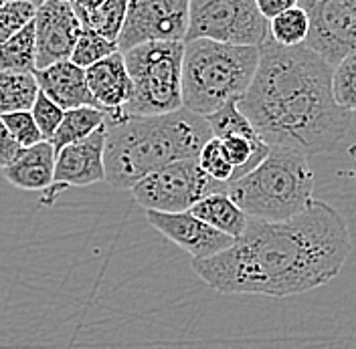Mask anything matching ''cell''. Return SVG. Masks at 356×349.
<instances>
[{
	"mask_svg": "<svg viewBox=\"0 0 356 349\" xmlns=\"http://www.w3.org/2000/svg\"><path fill=\"white\" fill-rule=\"evenodd\" d=\"M353 250L344 216L326 202L284 222L249 219L245 232L193 271L222 295L291 297L330 283Z\"/></svg>",
	"mask_w": 356,
	"mask_h": 349,
	"instance_id": "1",
	"label": "cell"
},
{
	"mask_svg": "<svg viewBox=\"0 0 356 349\" xmlns=\"http://www.w3.org/2000/svg\"><path fill=\"white\" fill-rule=\"evenodd\" d=\"M332 73L334 67L310 46H282L267 39L239 110L269 148L306 158L330 153L346 137L353 117L334 99Z\"/></svg>",
	"mask_w": 356,
	"mask_h": 349,
	"instance_id": "2",
	"label": "cell"
},
{
	"mask_svg": "<svg viewBox=\"0 0 356 349\" xmlns=\"http://www.w3.org/2000/svg\"><path fill=\"white\" fill-rule=\"evenodd\" d=\"M106 126V182L115 190H132L164 166L199 158L213 137L207 119L184 108L164 115L122 117Z\"/></svg>",
	"mask_w": 356,
	"mask_h": 349,
	"instance_id": "3",
	"label": "cell"
},
{
	"mask_svg": "<svg viewBox=\"0 0 356 349\" xmlns=\"http://www.w3.org/2000/svg\"><path fill=\"white\" fill-rule=\"evenodd\" d=\"M259 65V46L195 39L184 43L182 108L207 117L239 101Z\"/></svg>",
	"mask_w": 356,
	"mask_h": 349,
	"instance_id": "4",
	"label": "cell"
},
{
	"mask_svg": "<svg viewBox=\"0 0 356 349\" xmlns=\"http://www.w3.org/2000/svg\"><path fill=\"white\" fill-rule=\"evenodd\" d=\"M227 194L249 219L284 222L314 202V172L306 155L271 148L259 166L229 182Z\"/></svg>",
	"mask_w": 356,
	"mask_h": 349,
	"instance_id": "5",
	"label": "cell"
},
{
	"mask_svg": "<svg viewBox=\"0 0 356 349\" xmlns=\"http://www.w3.org/2000/svg\"><path fill=\"white\" fill-rule=\"evenodd\" d=\"M182 41H154L132 46L124 61L132 79V97L124 117H150L182 110Z\"/></svg>",
	"mask_w": 356,
	"mask_h": 349,
	"instance_id": "6",
	"label": "cell"
},
{
	"mask_svg": "<svg viewBox=\"0 0 356 349\" xmlns=\"http://www.w3.org/2000/svg\"><path fill=\"white\" fill-rule=\"evenodd\" d=\"M229 184H219L207 174L199 158L180 160L156 170L132 188L134 200L144 210L188 212L197 202L213 192H227Z\"/></svg>",
	"mask_w": 356,
	"mask_h": 349,
	"instance_id": "7",
	"label": "cell"
},
{
	"mask_svg": "<svg viewBox=\"0 0 356 349\" xmlns=\"http://www.w3.org/2000/svg\"><path fill=\"white\" fill-rule=\"evenodd\" d=\"M195 39L261 46L269 39V21L257 10L255 0H191L184 43Z\"/></svg>",
	"mask_w": 356,
	"mask_h": 349,
	"instance_id": "8",
	"label": "cell"
},
{
	"mask_svg": "<svg viewBox=\"0 0 356 349\" xmlns=\"http://www.w3.org/2000/svg\"><path fill=\"white\" fill-rule=\"evenodd\" d=\"M191 0H128V15L118 39L120 53L154 41L186 39Z\"/></svg>",
	"mask_w": 356,
	"mask_h": 349,
	"instance_id": "9",
	"label": "cell"
},
{
	"mask_svg": "<svg viewBox=\"0 0 356 349\" xmlns=\"http://www.w3.org/2000/svg\"><path fill=\"white\" fill-rule=\"evenodd\" d=\"M308 12L306 46L336 67L356 53V0H300Z\"/></svg>",
	"mask_w": 356,
	"mask_h": 349,
	"instance_id": "10",
	"label": "cell"
},
{
	"mask_svg": "<svg viewBox=\"0 0 356 349\" xmlns=\"http://www.w3.org/2000/svg\"><path fill=\"white\" fill-rule=\"evenodd\" d=\"M106 131L108 126L57 152L55 182L49 188L51 194L44 198L43 204H51L59 190L83 188L97 182H106Z\"/></svg>",
	"mask_w": 356,
	"mask_h": 349,
	"instance_id": "11",
	"label": "cell"
},
{
	"mask_svg": "<svg viewBox=\"0 0 356 349\" xmlns=\"http://www.w3.org/2000/svg\"><path fill=\"white\" fill-rule=\"evenodd\" d=\"M81 31L83 26L75 10L71 8L69 0H47L41 6H37V71L71 59Z\"/></svg>",
	"mask_w": 356,
	"mask_h": 349,
	"instance_id": "12",
	"label": "cell"
},
{
	"mask_svg": "<svg viewBox=\"0 0 356 349\" xmlns=\"http://www.w3.org/2000/svg\"><path fill=\"white\" fill-rule=\"evenodd\" d=\"M146 219L170 242L186 250L193 259H209L227 250L235 239L222 235L204 220L188 212H154L146 210Z\"/></svg>",
	"mask_w": 356,
	"mask_h": 349,
	"instance_id": "13",
	"label": "cell"
},
{
	"mask_svg": "<svg viewBox=\"0 0 356 349\" xmlns=\"http://www.w3.org/2000/svg\"><path fill=\"white\" fill-rule=\"evenodd\" d=\"M89 91L99 110L108 113V121L124 117V108L132 97V79L124 61V53H113L86 69Z\"/></svg>",
	"mask_w": 356,
	"mask_h": 349,
	"instance_id": "14",
	"label": "cell"
},
{
	"mask_svg": "<svg viewBox=\"0 0 356 349\" xmlns=\"http://www.w3.org/2000/svg\"><path fill=\"white\" fill-rule=\"evenodd\" d=\"M35 77L39 89L61 110H75L83 105L97 108L89 91L86 69L77 67L69 59L39 69Z\"/></svg>",
	"mask_w": 356,
	"mask_h": 349,
	"instance_id": "15",
	"label": "cell"
},
{
	"mask_svg": "<svg viewBox=\"0 0 356 349\" xmlns=\"http://www.w3.org/2000/svg\"><path fill=\"white\" fill-rule=\"evenodd\" d=\"M55 158L57 152L51 142H41L37 146L22 148L15 162L2 170V176L15 188L47 192L55 182Z\"/></svg>",
	"mask_w": 356,
	"mask_h": 349,
	"instance_id": "16",
	"label": "cell"
},
{
	"mask_svg": "<svg viewBox=\"0 0 356 349\" xmlns=\"http://www.w3.org/2000/svg\"><path fill=\"white\" fill-rule=\"evenodd\" d=\"M191 212L197 219L204 220L213 228H217L222 235H229L233 239H239L247 228L249 216L235 204V200L227 192H213L197 202Z\"/></svg>",
	"mask_w": 356,
	"mask_h": 349,
	"instance_id": "17",
	"label": "cell"
},
{
	"mask_svg": "<svg viewBox=\"0 0 356 349\" xmlns=\"http://www.w3.org/2000/svg\"><path fill=\"white\" fill-rule=\"evenodd\" d=\"M106 124H108V113L99 108L83 105V108L67 110L65 115H63V121H61L59 130L55 131L51 144H53L55 152H59L69 144L81 142V139L89 137L91 133L102 130Z\"/></svg>",
	"mask_w": 356,
	"mask_h": 349,
	"instance_id": "18",
	"label": "cell"
},
{
	"mask_svg": "<svg viewBox=\"0 0 356 349\" xmlns=\"http://www.w3.org/2000/svg\"><path fill=\"white\" fill-rule=\"evenodd\" d=\"M39 91L35 73L0 71V115L31 110Z\"/></svg>",
	"mask_w": 356,
	"mask_h": 349,
	"instance_id": "19",
	"label": "cell"
},
{
	"mask_svg": "<svg viewBox=\"0 0 356 349\" xmlns=\"http://www.w3.org/2000/svg\"><path fill=\"white\" fill-rule=\"evenodd\" d=\"M0 71L13 73H37V37L35 21L0 46Z\"/></svg>",
	"mask_w": 356,
	"mask_h": 349,
	"instance_id": "20",
	"label": "cell"
},
{
	"mask_svg": "<svg viewBox=\"0 0 356 349\" xmlns=\"http://www.w3.org/2000/svg\"><path fill=\"white\" fill-rule=\"evenodd\" d=\"M308 35H310V19L300 4L269 21V39L282 46L306 44Z\"/></svg>",
	"mask_w": 356,
	"mask_h": 349,
	"instance_id": "21",
	"label": "cell"
},
{
	"mask_svg": "<svg viewBox=\"0 0 356 349\" xmlns=\"http://www.w3.org/2000/svg\"><path fill=\"white\" fill-rule=\"evenodd\" d=\"M128 15V0H106L93 15L83 21V28H89L108 41L118 43Z\"/></svg>",
	"mask_w": 356,
	"mask_h": 349,
	"instance_id": "22",
	"label": "cell"
},
{
	"mask_svg": "<svg viewBox=\"0 0 356 349\" xmlns=\"http://www.w3.org/2000/svg\"><path fill=\"white\" fill-rule=\"evenodd\" d=\"M118 51H120L118 43L108 41L106 37H102V35H97V33H93L89 28H83L77 43H75V49H73L69 61H73L75 65L81 67V69H89L91 65L99 63L102 59L110 57Z\"/></svg>",
	"mask_w": 356,
	"mask_h": 349,
	"instance_id": "23",
	"label": "cell"
},
{
	"mask_svg": "<svg viewBox=\"0 0 356 349\" xmlns=\"http://www.w3.org/2000/svg\"><path fill=\"white\" fill-rule=\"evenodd\" d=\"M332 93L342 110L356 113V53L334 67Z\"/></svg>",
	"mask_w": 356,
	"mask_h": 349,
	"instance_id": "24",
	"label": "cell"
},
{
	"mask_svg": "<svg viewBox=\"0 0 356 349\" xmlns=\"http://www.w3.org/2000/svg\"><path fill=\"white\" fill-rule=\"evenodd\" d=\"M37 6L31 0H10L0 8V46L10 41L22 26L35 21Z\"/></svg>",
	"mask_w": 356,
	"mask_h": 349,
	"instance_id": "25",
	"label": "cell"
},
{
	"mask_svg": "<svg viewBox=\"0 0 356 349\" xmlns=\"http://www.w3.org/2000/svg\"><path fill=\"white\" fill-rule=\"evenodd\" d=\"M199 164L200 168L219 184H229L235 180V168L227 160L221 139H217V137H211L204 144V148L199 153Z\"/></svg>",
	"mask_w": 356,
	"mask_h": 349,
	"instance_id": "26",
	"label": "cell"
},
{
	"mask_svg": "<svg viewBox=\"0 0 356 349\" xmlns=\"http://www.w3.org/2000/svg\"><path fill=\"white\" fill-rule=\"evenodd\" d=\"M0 117L6 124L8 131L13 133V137L21 144L22 148H31V146H37V144L44 142L43 133L39 130L31 110L15 111V113H6V115H0Z\"/></svg>",
	"mask_w": 356,
	"mask_h": 349,
	"instance_id": "27",
	"label": "cell"
},
{
	"mask_svg": "<svg viewBox=\"0 0 356 349\" xmlns=\"http://www.w3.org/2000/svg\"><path fill=\"white\" fill-rule=\"evenodd\" d=\"M31 113L39 126V130L43 133L44 142H51L55 131L59 130L61 121H63V115H65V110H61L55 101H51L43 91H39L33 108H31Z\"/></svg>",
	"mask_w": 356,
	"mask_h": 349,
	"instance_id": "28",
	"label": "cell"
},
{
	"mask_svg": "<svg viewBox=\"0 0 356 349\" xmlns=\"http://www.w3.org/2000/svg\"><path fill=\"white\" fill-rule=\"evenodd\" d=\"M21 150L22 146L13 137V133L8 131L6 124L0 117V170L10 166L15 162V158L21 153Z\"/></svg>",
	"mask_w": 356,
	"mask_h": 349,
	"instance_id": "29",
	"label": "cell"
},
{
	"mask_svg": "<svg viewBox=\"0 0 356 349\" xmlns=\"http://www.w3.org/2000/svg\"><path fill=\"white\" fill-rule=\"evenodd\" d=\"M255 4H257V10L264 15V19L271 21V19L280 17L282 12L298 6L300 0H255Z\"/></svg>",
	"mask_w": 356,
	"mask_h": 349,
	"instance_id": "30",
	"label": "cell"
},
{
	"mask_svg": "<svg viewBox=\"0 0 356 349\" xmlns=\"http://www.w3.org/2000/svg\"><path fill=\"white\" fill-rule=\"evenodd\" d=\"M69 2H71V8L75 10L79 22L83 24V21L88 19L89 15H93L106 0H69Z\"/></svg>",
	"mask_w": 356,
	"mask_h": 349,
	"instance_id": "31",
	"label": "cell"
},
{
	"mask_svg": "<svg viewBox=\"0 0 356 349\" xmlns=\"http://www.w3.org/2000/svg\"><path fill=\"white\" fill-rule=\"evenodd\" d=\"M31 2H33L35 6H41V4H43V2H47V0H31Z\"/></svg>",
	"mask_w": 356,
	"mask_h": 349,
	"instance_id": "32",
	"label": "cell"
},
{
	"mask_svg": "<svg viewBox=\"0 0 356 349\" xmlns=\"http://www.w3.org/2000/svg\"><path fill=\"white\" fill-rule=\"evenodd\" d=\"M6 2H10V0H0V8H2V6H4Z\"/></svg>",
	"mask_w": 356,
	"mask_h": 349,
	"instance_id": "33",
	"label": "cell"
},
{
	"mask_svg": "<svg viewBox=\"0 0 356 349\" xmlns=\"http://www.w3.org/2000/svg\"><path fill=\"white\" fill-rule=\"evenodd\" d=\"M355 172H356V170H355Z\"/></svg>",
	"mask_w": 356,
	"mask_h": 349,
	"instance_id": "34",
	"label": "cell"
}]
</instances>
